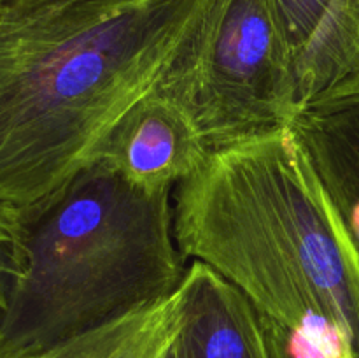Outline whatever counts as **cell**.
<instances>
[{
  "instance_id": "cell-5",
  "label": "cell",
  "mask_w": 359,
  "mask_h": 358,
  "mask_svg": "<svg viewBox=\"0 0 359 358\" xmlns=\"http://www.w3.org/2000/svg\"><path fill=\"white\" fill-rule=\"evenodd\" d=\"M209 154L191 116L156 90L116 123L97 160L142 192L163 193L191 178Z\"/></svg>"
},
{
  "instance_id": "cell-1",
  "label": "cell",
  "mask_w": 359,
  "mask_h": 358,
  "mask_svg": "<svg viewBox=\"0 0 359 358\" xmlns=\"http://www.w3.org/2000/svg\"><path fill=\"white\" fill-rule=\"evenodd\" d=\"M184 258L283 329L293 358H359V256L291 126L210 151L174 190Z\"/></svg>"
},
{
  "instance_id": "cell-14",
  "label": "cell",
  "mask_w": 359,
  "mask_h": 358,
  "mask_svg": "<svg viewBox=\"0 0 359 358\" xmlns=\"http://www.w3.org/2000/svg\"><path fill=\"white\" fill-rule=\"evenodd\" d=\"M7 7H6V0H0V27H2V21L6 18Z\"/></svg>"
},
{
  "instance_id": "cell-9",
  "label": "cell",
  "mask_w": 359,
  "mask_h": 358,
  "mask_svg": "<svg viewBox=\"0 0 359 358\" xmlns=\"http://www.w3.org/2000/svg\"><path fill=\"white\" fill-rule=\"evenodd\" d=\"M179 326L177 293L69 340L55 358H163Z\"/></svg>"
},
{
  "instance_id": "cell-7",
  "label": "cell",
  "mask_w": 359,
  "mask_h": 358,
  "mask_svg": "<svg viewBox=\"0 0 359 358\" xmlns=\"http://www.w3.org/2000/svg\"><path fill=\"white\" fill-rule=\"evenodd\" d=\"M175 293V358H269L258 309L209 265L193 262Z\"/></svg>"
},
{
  "instance_id": "cell-12",
  "label": "cell",
  "mask_w": 359,
  "mask_h": 358,
  "mask_svg": "<svg viewBox=\"0 0 359 358\" xmlns=\"http://www.w3.org/2000/svg\"><path fill=\"white\" fill-rule=\"evenodd\" d=\"M263 330H265V340H266V351H269V358H293L286 347V340H284L283 329L272 319L265 318L262 314Z\"/></svg>"
},
{
  "instance_id": "cell-4",
  "label": "cell",
  "mask_w": 359,
  "mask_h": 358,
  "mask_svg": "<svg viewBox=\"0 0 359 358\" xmlns=\"http://www.w3.org/2000/svg\"><path fill=\"white\" fill-rule=\"evenodd\" d=\"M158 91L210 151L290 126L300 105L273 0H207Z\"/></svg>"
},
{
  "instance_id": "cell-13",
  "label": "cell",
  "mask_w": 359,
  "mask_h": 358,
  "mask_svg": "<svg viewBox=\"0 0 359 358\" xmlns=\"http://www.w3.org/2000/svg\"><path fill=\"white\" fill-rule=\"evenodd\" d=\"M63 346V344H62ZM55 347V350H49V351H44V353H34V354H14V357H0V358H55L56 354H58L60 347Z\"/></svg>"
},
{
  "instance_id": "cell-2",
  "label": "cell",
  "mask_w": 359,
  "mask_h": 358,
  "mask_svg": "<svg viewBox=\"0 0 359 358\" xmlns=\"http://www.w3.org/2000/svg\"><path fill=\"white\" fill-rule=\"evenodd\" d=\"M207 0H123L6 13L0 27V206L27 211L98 158L158 90Z\"/></svg>"
},
{
  "instance_id": "cell-6",
  "label": "cell",
  "mask_w": 359,
  "mask_h": 358,
  "mask_svg": "<svg viewBox=\"0 0 359 358\" xmlns=\"http://www.w3.org/2000/svg\"><path fill=\"white\" fill-rule=\"evenodd\" d=\"M273 7L300 107L359 86V0H273Z\"/></svg>"
},
{
  "instance_id": "cell-8",
  "label": "cell",
  "mask_w": 359,
  "mask_h": 358,
  "mask_svg": "<svg viewBox=\"0 0 359 358\" xmlns=\"http://www.w3.org/2000/svg\"><path fill=\"white\" fill-rule=\"evenodd\" d=\"M290 126L359 256V86L307 102Z\"/></svg>"
},
{
  "instance_id": "cell-10",
  "label": "cell",
  "mask_w": 359,
  "mask_h": 358,
  "mask_svg": "<svg viewBox=\"0 0 359 358\" xmlns=\"http://www.w3.org/2000/svg\"><path fill=\"white\" fill-rule=\"evenodd\" d=\"M20 232V213L0 206V318L6 311L11 286L16 276Z\"/></svg>"
},
{
  "instance_id": "cell-3",
  "label": "cell",
  "mask_w": 359,
  "mask_h": 358,
  "mask_svg": "<svg viewBox=\"0 0 359 358\" xmlns=\"http://www.w3.org/2000/svg\"><path fill=\"white\" fill-rule=\"evenodd\" d=\"M20 218L0 357L55 350L165 300L184 279L174 193L142 192L98 160Z\"/></svg>"
},
{
  "instance_id": "cell-11",
  "label": "cell",
  "mask_w": 359,
  "mask_h": 358,
  "mask_svg": "<svg viewBox=\"0 0 359 358\" xmlns=\"http://www.w3.org/2000/svg\"><path fill=\"white\" fill-rule=\"evenodd\" d=\"M123 2V0H6L7 13H28V11L56 9V7L86 6V4Z\"/></svg>"
}]
</instances>
